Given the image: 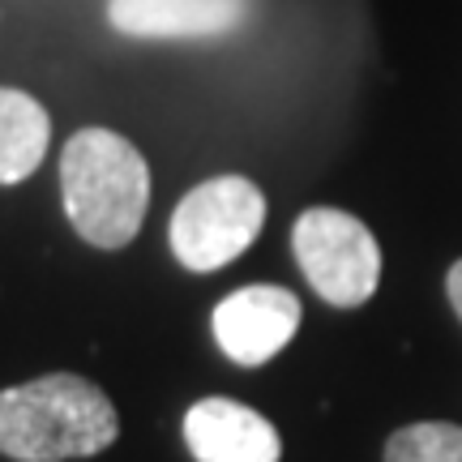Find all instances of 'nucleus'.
I'll use <instances>...</instances> for the list:
<instances>
[{
    "instance_id": "f257e3e1",
    "label": "nucleus",
    "mask_w": 462,
    "mask_h": 462,
    "mask_svg": "<svg viewBox=\"0 0 462 462\" xmlns=\"http://www.w3.org/2000/svg\"><path fill=\"white\" fill-rule=\"evenodd\" d=\"M120 437V415L95 381L48 373L0 390V454L14 462H69L103 454Z\"/></svg>"
},
{
    "instance_id": "f03ea898",
    "label": "nucleus",
    "mask_w": 462,
    "mask_h": 462,
    "mask_svg": "<svg viewBox=\"0 0 462 462\" xmlns=\"http://www.w3.org/2000/svg\"><path fill=\"white\" fill-rule=\"evenodd\" d=\"M60 198L73 231L95 248H125L146 223L150 167L129 137L78 129L60 154Z\"/></svg>"
},
{
    "instance_id": "7ed1b4c3",
    "label": "nucleus",
    "mask_w": 462,
    "mask_h": 462,
    "mask_svg": "<svg viewBox=\"0 0 462 462\" xmlns=\"http://www.w3.org/2000/svg\"><path fill=\"white\" fill-rule=\"evenodd\" d=\"M265 223V193L248 176H215L189 189L167 223V245L193 274H210L245 253Z\"/></svg>"
},
{
    "instance_id": "20e7f679",
    "label": "nucleus",
    "mask_w": 462,
    "mask_h": 462,
    "mask_svg": "<svg viewBox=\"0 0 462 462\" xmlns=\"http://www.w3.org/2000/svg\"><path fill=\"white\" fill-rule=\"evenodd\" d=\"M291 248L304 279L334 309H360L381 282V245L356 215L313 206L296 218Z\"/></svg>"
},
{
    "instance_id": "39448f33",
    "label": "nucleus",
    "mask_w": 462,
    "mask_h": 462,
    "mask_svg": "<svg viewBox=\"0 0 462 462\" xmlns=\"http://www.w3.org/2000/svg\"><path fill=\"white\" fill-rule=\"evenodd\" d=\"M210 330H215L218 351L231 364L257 368V364L274 360L282 346L296 338L300 300L287 287L253 282V287H240V291L218 300L215 313H210Z\"/></svg>"
},
{
    "instance_id": "423d86ee",
    "label": "nucleus",
    "mask_w": 462,
    "mask_h": 462,
    "mask_svg": "<svg viewBox=\"0 0 462 462\" xmlns=\"http://www.w3.org/2000/svg\"><path fill=\"white\" fill-rule=\"evenodd\" d=\"M184 446L198 462H279V429L236 398H201L184 415Z\"/></svg>"
},
{
    "instance_id": "0eeeda50",
    "label": "nucleus",
    "mask_w": 462,
    "mask_h": 462,
    "mask_svg": "<svg viewBox=\"0 0 462 462\" xmlns=\"http://www.w3.org/2000/svg\"><path fill=\"white\" fill-rule=\"evenodd\" d=\"M248 0H107V22L133 39H206L236 31Z\"/></svg>"
},
{
    "instance_id": "6e6552de",
    "label": "nucleus",
    "mask_w": 462,
    "mask_h": 462,
    "mask_svg": "<svg viewBox=\"0 0 462 462\" xmlns=\"http://www.w3.org/2000/svg\"><path fill=\"white\" fill-rule=\"evenodd\" d=\"M51 142L48 107L14 86H0V189L22 184L43 163Z\"/></svg>"
},
{
    "instance_id": "1a4fd4ad",
    "label": "nucleus",
    "mask_w": 462,
    "mask_h": 462,
    "mask_svg": "<svg viewBox=\"0 0 462 462\" xmlns=\"http://www.w3.org/2000/svg\"><path fill=\"white\" fill-rule=\"evenodd\" d=\"M385 462H462V424H407L385 441Z\"/></svg>"
},
{
    "instance_id": "9d476101",
    "label": "nucleus",
    "mask_w": 462,
    "mask_h": 462,
    "mask_svg": "<svg viewBox=\"0 0 462 462\" xmlns=\"http://www.w3.org/2000/svg\"><path fill=\"white\" fill-rule=\"evenodd\" d=\"M446 296H449V304H454V313L462 317V257L449 265V274H446Z\"/></svg>"
}]
</instances>
